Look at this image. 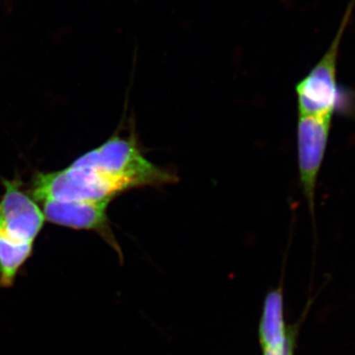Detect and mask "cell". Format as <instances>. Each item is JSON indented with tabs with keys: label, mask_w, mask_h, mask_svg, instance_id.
I'll return each mask as SVG.
<instances>
[{
	"label": "cell",
	"mask_w": 355,
	"mask_h": 355,
	"mask_svg": "<svg viewBox=\"0 0 355 355\" xmlns=\"http://www.w3.org/2000/svg\"><path fill=\"white\" fill-rule=\"evenodd\" d=\"M296 334H297V330H296L295 327H289L286 331V338L284 347L279 350V352H268V350H265L263 355H293Z\"/></svg>",
	"instance_id": "cell-8"
},
{
	"label": "cell",
	"mask_w": 355,
	"mask_h": 355,
	"mask_svg": "<svg viewBox=\"0 0 355 355\" xmlns=\"http://www.w3.org/2000/svg\"><path fill=\"white\" fill-rule=\"evenodd\" d=\"M4 193L0 200V239L20 245H34L44 218L31 197L21 190L19 180H3Z\"/></svg>",
	"instance_id": "cell-4"
},
{
	"label": "cell",
	"mask_w": 355,
	"mask_h": 355,
	"mask_svg": "<svg viewBox=\"0 0 355 355\" xmlns=\"http://www.w3.org/2000/svg\"><path fill=\"white\" fill-rule=\"evenodd\" d=\"M41 202L46 220L76 230L95 231L113 248L120 256L121 261H123L120 245L114 238L107 216V207L111 202L46 200Z\"/></svg>",
	"instance_id": "cell-5"
},
{
	"label": "cell",
	"mask_w": 355,
	"mask_h": 355,
	"mask_svg": "<svg viewBox=\"0 0 355 355\" xmlns=\"http://www.w3.org/2000/svg\"><path fill=\"white\" fill-rule=\"evenodd\" d=\"M282 287L268 292L263 303L260 324V342L263 352H279L286 338Z\"/></svg>",
	"instance_id": "cell-6"
},
{
	"label": "cell",
	"mask_w": 355,
	"mask_h": 355,
	"mask_svg": "<svg viewBox=\"0 0 355 355\" xmlns=\"http://www.w3.org/2000/svg\"><path fill=\"white\" fill-rule=\"evenodd\" d=\"M70 165L98 173L118 184L123 193L133 189L161 187L178 181L176 175L144 157L135 133H130L128 137L114 135Z\"/></svg>",
	"instance_id": "cell-1"
},
{
	"label": "cell",
	"mask_w": 355,
	"mask_h": 355,
	"mask_svg": "<svg viewBox=\"0 0 355 355\" xmlns=\"http://www.w3.org/2000/svg\"><path fill=\"white\" fill-rule=\"evenodd\" d=\"M34 245H20L0 239V288H10L20 270L31 258Z\"/></svg>",
	"instance_id": "cell-7"
},
{
	"label": "cell",
	"mask_w": 355,
	"mask_h": 355,
	"mask_svg": "<svg viewBox=\"0 0 355 355\" xmlns=\"http://www.w3.org/2000/svg\"><path fill=\"white\" fill-rule=\"evenodd\" d=\"M331 116H300L297 123L299 177L311 216L314 220L318 176L330 139Z\"/></svg>",
	"instance_id": "cell-3"
},
{
	"label": "cell",
	"mask_w": 355,
	"mask_h": 355,
	"mask_svg": "<svg viewBox=\"0 0 355 355\" xmlns=\"http://www.w3.org/2000/svg\"><path fill=\"white\" fill-rule=\"evenodd\" d=\"M355 8L350 0L335 38L321 60L295 86L298 114L300 116H334L340 110L347 95L338 80V60L340 44Z\"/></svg>",
	"instance_id": "cell-2"
}]
</instances>
